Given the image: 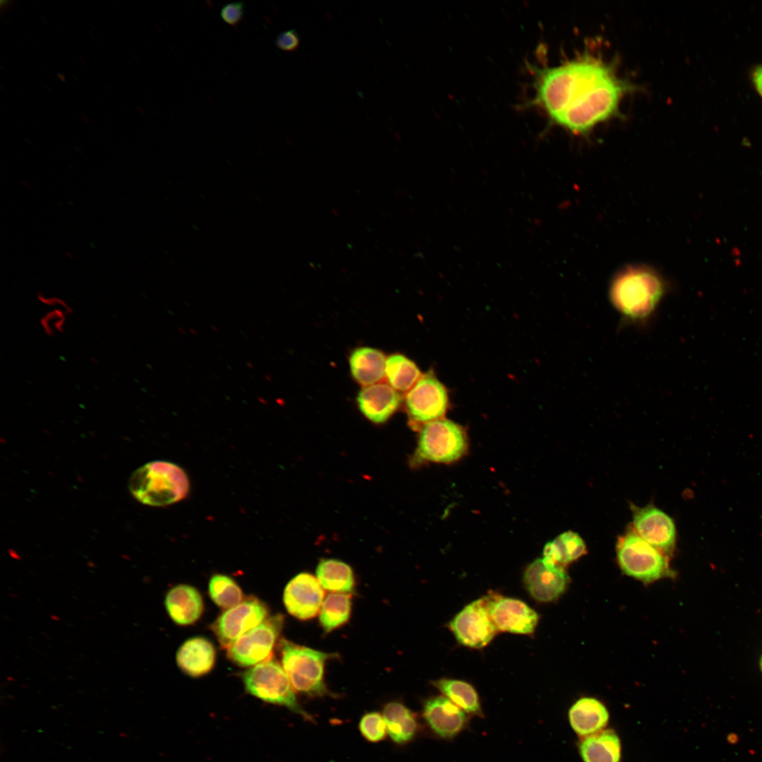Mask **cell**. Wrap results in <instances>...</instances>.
Listing matches in <instances>:
<instances>
[{"instance_id": "obj_3", "label": "cell", "mask_w": 762, "mask_h": 762, "mask_svg": "<svg viewBox=\"0 0 762 762\" xmlns=\"http://www.w3.org/2000/svg\"><path fill=\"white\" fill-rule=\"evenodd\" d=\"M129 490L140 502L162 507L179 502L189 492V480L178 465L154 461L143 465L131 475Z\"/></svg>"}, {"instance_id": "obj_35", "label": "cell", "mask_w": 762, "mask_h": 762, "mask_svg": "<svg viewBox=\"0 0 762 762\" xmlns=\"http://www.w3.org/2000/svg\"><path fill=\"white\" fill-rule=\"evenodd\" d=\"M753 80L758 92L762 96V65L756 67L754 70Z\"/></svg>"}, {"instance_id": "obj_21", "label": "cell", "mask_w": 762, "mask_h": 762, "mask_svg": "<svg viewBox=\"0 0 762 762\" xmlns=\"http://www.w3.org/2000/svg\"><path fill=\"white\" fill-rule=\"evenodd\" d=\"M583 762H619L621 744L612 730H603L586 736L579 744Z\"/></svg>"}, {"instance_id": "obj_16", "label": "cell", "mask_w": 762, "mask_h": 762, "mask_svg": "<svg viewBox=\"0 0 762 762\" xmlns=\"http://www.w3.org/2000/svg\"><path fill=\"white\" fill-rule=\"evenodd\" d=\"M462 709L445 696L430 698L423 703V715L438 737L452 739L466 727L468 717Z\"/></svg>"}, {"instance_id": "obj_10", "label": "cell", "mask_w": 762, "mask_h": 762, "mask_svg": "<svg viewBox=\"0 0 762 762\" xmlns=\"http://www.w3.org/2000/svg\"><path fill=\"white\" fill-rule=\"evenodd\" d=\"M269 615L267 605L255 596L223 612L210 628L220 646L226 648L234 641L262 623Z\"/></svg>"}, {"instance_id": "obj_33", "label": "cell", "mask_w": 762, "mask_h": 762, "mask_svg": "<svg viewBox=\"0 0 762 762\" xmlns=\"http://www.w3.org/2000/svg\"><path fill=\"white\" fill-rule=\"evenodd\" d=\"M300 44V37L295 29L280 32L276 37L275 45L284 52H295Z\"/></svg>"}, {"instance_id": "obj_20", "label": "cell", "mask_w": 762, "mask_h": 762, "mask_svg": "<svg viewBox=\"0 0 762 762\" xmlns=\"http://www.w3.org/2000/svg\"><path fill=\"white\" fill-rule=\"evenodd\" d=\"M569 720L574 732L586 737L603 730L607 724L609 714L600 701L584 697L579 699L570 708Z\"/></svg>"}, {"instance_id": "obj_22", "label": "cell", "mask_w": 762, "mask_h": 762, "mask_svg": "<svg viewBox=\"0 0 762 762\" xmlns=\"http://www.w3.org/2000/svg\"><path fill=\"white\" fill-rule=\"evenodd\" d=\"M386 359L380 351L373 348L355 349L349 359L353 378L365 387L378 383L385 375Z\"/></svg>"}, {"instance_id": "obj_36", "label": "cell", "mask_w": 762, "mask_h": 762, "mask_svg": "<svg viewBox=\"0 0 762 762\" xmlns=\"http://www.w3.org/2000/svg\"><path fill=\"white\" fill-rule=\"evenodd\" d=\"M91 360L92 361V362H93V363H94L95 364L97 363V359H94V358H91Z\"/></svg>"}, {"instance_id": "obj_8", "label": "cell", "mask_w": 762, "mask_h": 762, "mask_svg": "<svg viewBox=\"0 0 762 762\" xmlns=\"http://www.w3.org/2000/svg\"><path fill=\"white\" fill-rule=\"evenodd\" d=\"M284 622L281 614L268 616L228 646L227 657L241 667H253L271 660Z\"/></svg>"}, {"instance_id": "obj_24", "label": "cell", "mask_w": 762, "mask_h": 762, "mask_svg": "<svg viewBox=\"0 0 762 762\" xmlns=\"http://www.w3.org/2000/svg\"><path fill=\"white\" fill-rule=\"evenodd\" d=\"M316 576L323 589L332 593H351L355 586L352 569L339 560H321Z\"/></svg>"}, {"instance_id": "obj_28", "label": "cell", "mask_w": 762, "mask_h": 762, "mask_svg": "<svg viewBox=\"0 0 762 762\" xmlns=\"http://www.w3.org/2000/svg\"><path fill=\"white\" fill-rule=\"evenodd\" d=\"M208 592L213 602L223 609H230L244 600L240 586L225 574H216L210 578Z\"/></svg>"}, {"instance_id": "obj_5", "label": "cell", "mask_w": 762, "mask_h": 762, "mask_svg": "<svg viewBox=\"0 0 762 762\" xmlns=\"http://www.w3.org/2000/svg\"><path fill=\"white\" fill-rule=\"evenodd\" d=\"M246 691L265 702L284 706L305 720L313 718L298 703L290 680L279 662L270 660L250 667L242 674Z\"/></svg>"}, {"instance_id": "obj_37", "label": "cell", "mask_w": 762, "mask_h": 762, "mask_svg": "<svg viewBox=\"0 0 762 762\" xmlns=\"http://www.w3.org/2000/svg\"><path fill=\"white\" fill-rule=\"evenodd\" d=\"M761 670H762V658H761Z\"/></svg>"}, {"instance_id": "obj_18", "label": "cell", "mask_w": 762, "mask_h": 762, "mask_svg": "<svg viewBox=\"0 0 762 762\" xmlns=\"http://www.w3.org/2000/svg\"><path fill=\"white\" fill-rule=\"evenodd\" d=\"M166 610L171 619L181 626L195 623L203 611V601L194 587L179 584L171 588L164 600Z\"/></svg>"}, {"instance_id": "obj_6", "label": "cell", "mask_w": 762, "mask_h": 762, "mask_svg": "<svg viewBox=\"0 0 762 762\" xmlns=\"http://www.w3.org/2000/svg\"><path fill=\"white\" fill-rule=\"evenodd\" d=\"M617 557L622 570L645 583L671 576L667 555L641 538L631 528L617 543Z\"/></svg>"}, {"instance_id": "obj_25", "label": "cell", "mask_w": 762, "mask_h": 762, "mask_svg": "<svg viewBox=\"0 0 762 762\" xmlns=\"http://www.w3.org/2000/svg\"><path fill=\"white\" fill-rule=\"evenodd\" d=\"M432 684L466 713L483 715L478 695L469 683L443 678L432 682Z\"/></svg>"}, {"instance_id": "obj_31", "label": "cell", "mask_w": 762, "mask_h": 762, "mask_svg": "<svg viewBox=\"0 0 762 762\" xmlns=\"http://www.w3.org/2000/svg\"><path fill=\"white\" fill-rule=\"evenodd\" d=\"M68 315L61 309H51L40 319V325L45 335L53 337L56 333H64Z\"/></svg>"}, {"instance_id": "obj_19", "label": "cell", "mask_w": 762, "mask_h": 762, "mask_svg": "<svg viewBox=\"0 0 762 762\" xmlns=\"http://www.w3.org/2000/svg\"><path fill=\"white\" fill-rule=\"evenodd\" d=\"M215 649L203 637H193L186 641L176 653L179 667L188 676L198 677L207 674L215 662Z\"/></svg>"}, {"instance_id": "obj_2", "label": "cell", "mask_w": 762, "mask_h": 762, "mask_svg": "<svg viewBox=\"0 0 762 762\" xmlns=\"http://www.w3.org/2000/svg\"><path fill=\"white\" fill-rule=\"evenodd\" d=\"M663 277L646 265H629L619 271L610 286V298L627 320L642 322L654 313L666 293Z\"/></svg>"}, {"instance_id": "obj_9", "label": "cell", "mask_w": 762, "mask_h": 762, "mask_svg": "<svg viewBox=\"0 0 762 762\" xmlns=\"http://www.w3.org/2000/svg\"><path fill=\"white\" fill-rule=\"evenodd\" d=\"M492 594L467 605L449 622V627L461 644L481 648L494 638L497 629L490 612Z\"/></svg>"}, {"instance_id": "obj_4", "label": "cell", "mask_w": 762, "mask_h": 762, "mask_svg": "<svg viewBox=\"0 0 762 762\" xmlns=\"http://www.w3.org/2000/svg\"><path fill=\"white\" fill-rule=\"evenodd\" d=\"M282 665L296 691L310 696L329 694L324 682V668L327 660L336 657L296 644L286 639L279 641Z\"/></svg>"}, {"instance_id": "obj_15", "label": "cell", "mask_w": 762, "mask_h": 762, "mask_svg": "<svg viewBox=\"0 0 762 762\" xmlns=\"http://www.w3.org/2000/svg\"><path fill=\"white\" fill-rule=\"evenodd\" d=\"M568 580L563 566L550 564L543 558L530 564L524 576L528 593L541 602L557 599L564 591Z\"/></svg>"}, {"instance_id": "obj_13", "label": "cell", "mask_w": 762, "mask_h": 762, "mask_svg": "<svg viewBox=\"0 0 762 762\" xmlns=\"http://www.w3.org/2000/svg\"><path fill=\"white\" fill-rule=\"evenodd\" d=\"M324 596V589L317 578L308 573H301L286 586L283 601L290 615L307 620L320 612Z\"/></svg>"}, {"instance_id": "obj_1", "label": "cell", "mask_w": 762, "mask_h": 762, "mask_svg": "<svg viewBox=\"0 0 762 762\" xmlns=\"http://www.w3.org/2000/svg\"><path fill=\"white\" fill-rule=\"evenodd\" d=\"M535 102L557 124L583 133L614 115L627 85L612 67L591 56L539 71Z\"/></svg>"}, {"instance_id": "obj_27", "label": "cell", "mask_w": 762, "mask_h": 762, "mask_svg": "<svg viewBox=\"0 0 762 762\" xmlns=\"http://www.w3.org/2000/svg\"><path fill=\"white\" fill-rule=\"evenodd\" d=\"M351 595L330 593L323 600L319 612L320 625L326 633L344 625L350 617Z\"/></svg>"}, {"instance_id": "obj_32", "label": "cell", "mask_w": 762, "mask_h": 762, "mask_svg": "<svg viewBox=\"0 0 762 762\" xmlns=\"http://www.w3.org/2000/svg\"><path fill=\"white\" fill-rule=\"evenodd\" d=\"M244 6L243 1L231 2L224 5L220 11L222 20L234 28L238 27L243 20Z\"/></svg>"}, {"instance_id": "obj_34", "label": "cell", "mask_w": 762, "mask_h": 762, "mask_svg": "<svg viewBox=\"0 0 762 762\" xmlns=\"http://www.w3.org/2000/svg\"><path fill=\"white\" fill-rule=\"evenodd\" d=\"M37 299L43 305L52 309L58 308L63 310L68 315L72 314L73 308L61 298L54 296H47L41 292L36 295Z\"/></svg>"}, {"instance_id": "obj_29", "label": "cell", "mask_w": 762, "mask_h": 762, "mask_svg": "<svg viewBox=\"0 0 762 762\" xmlns=\"http://www.w3.org/2000/svg\"><path fill=\"white\" fill-rule=\"evenodd\" d=\"M553 541L559 551L562 565L579 559L586 552L583 540L573 531L564 532Z\"/></svg>"}, {"instance_id": "obj_12", "label": "cell", "mask_w": 762, "mask_h": 762, "mask_svg": "<svg viewBox=\"0 0 762 762\" xmlns=\"http://www.w3.org/2000/svg\"><path fill=\"white\" fill-rule=\"evenodd\" d=\"M633 528L645 541L667 555L673 551L676 529L673 520L659 509L634 507Z\"/></svg>"}, {"instance_id": "obj_17", "label": "cell", "mask_w": 762, "mask_h": 762, "mask_svg": "<svg viewBox=\"0 0 762 762\" xmlns=\"http://www.w3.org/2000/svg\"><path fill=\"white\" fill-rule=\"evenodd\" d=\"M401 401L398 391L386 383L364 387L357 397L361 411L376 423L386 421L397 409Z\"/></svg>"}, {"instance_id": "obj_11", "label": "cell", "mask_w": 762, "mask_h": 762, "mask_svg": "<svg viewBox=\"0 0 762 762\" xmlns=\"http://www.w3.org/2000/svg\"><path fill=\"white\" fill-rule=\"evenodd\" d=\"M406 409L410 419L416 424H426L441 419L448 406L446 389L430 374L418 380L408 392Z\"/></svg>"}, {"instance_id": "obj_30", "label": "cell", "mask_w": 762, "mask_h": 762, "mask_svg": "<svg viewBox=\"0 0 762 762\" xmlns=\"http://www.w3.org/2000/svg\"><path fill=\"white\" fill-rule=\"evenodd\" d=\"M359 730L361 734L371 742H377L382 740L387 734L383 715L377 712H370L365 714L359 722Z\"/></svg>"}, {"instance_id": "obj_23", "label": "cell", "mask_w": 762, "mask_h": 762, "mask_svg": "<svg viewBox=\"0 0 762 762\" xmlns=\"http://www.w3.org/2000/svg\"><path fill=\"white\" fill-rule=\"evenodd\" d=\"M387 732L397 744L411 741L418 730V722L414 713L399 702H389L383 709Z\"/></svg>"}, {"instance_id": "obj_26", "label": "cell", "mask_w": 762, "mask_h": 762, "mask_svg": "<svg viewBox=\"0 0 762 762\" xmlns=\"http://www.w3.org/2000/svg\"><path fill=\"white\" fill-rule=\"evenodd\" d=\"M385 375L389 385L397 391H409L421 378L416 365L401 354H392L386 359Z\"/></svg>"}, {"instance_id": "obj_14", "label": "cell", "mask_w": 762, "mask_h": 762, "mask_svg": "<svg viewBox=\"0 0 762 762\" xmlns=\"http://www.w3.org/2000/svg\"><path fill=\"white\" fill-rule=\"evenodd\" d=\"M490 612L498 631L520 634L533 632L538 614L521 600L492 594Z\"/></svg>"}, {"instance_id": "obj_7", "label": "cell", "mask_w": 762, "mask_h": 762, "mask_svg": "<svg viewBox=\"0 0 762 762\" xmlns=\"http://www.w3.org/2000/svg\"><path fill=\"white\" fill-rule=\"evenodd\" d=\"M466 449L464 429L451 421L441 418L423 425L413 459L418 463H451L461 457Z\"/></svg>"}]
</instances>
